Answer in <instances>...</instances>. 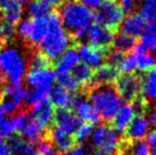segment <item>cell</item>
I'll use <instances>...</instances> for the list:
<instances>
[{"label":"cell","mask_w":156,"mask_h":155,"mask_svg":"<svg viewBox=\"0 0 156 155\" xmlns=\"http://www.w3.org/2000/svg\"><path fill=\"white\" fill-rule=\"evenodd\" d=\"M58 14L64 29L74 38L79 41L86 38L87 32L94 21L93 10L76 0H68L61 5Z\"/></svg>","instance_id":"1"},{"label":"cell","mask_w":156,"mask_h":155,"mask_svg":"<svg viewBox=\"0 0 156 155\" xmlns=\"http://www.w3.org/2000/svg\"><path fill=\"white\" fill-rule=\"evenodd\" d=\"M50 29L46 38L39 45L41 53L48 60H58L61 55L70 47L71 38L68 32L64 29L60 16L56 12L49 13Z\"/></svg>","instance_id":"2"},{"label":"cell","mask_w":156,"mask_h":155,"mask_svg":"<svg viewBox=\"0 0 156 155\" xmlns=\"http://www.w3.org/2000/svg\"><path fill=\"white\" fill-rule=\"evenodd\" d=\"M89 102L105 122L112 121L123 105V99L113 85H98L93 88L89 93Z\"/></svg>","instance_id":"3"},{"label":"cell","mask_w":156,"mask_h":155,"mask_svg":"<svg viewBox=\"0 0 156 155\" xmlns=\"http://www.w3.org/2000/svg\"><path fill=\"white\" fill-rule=\"evenodd\" d=\"M28 71L25 54L15 46H8L0 53V72L9 82H21Z\"/></svg>","instance_id":"4"},{"label":"cell","mask_w":156,"mask_h":155,"mask_svg":"<svg viewBox=\"0 0 156 155\" xmlns=\"http://www.w3.org/2000/svg\"><path fill=\"white\" fill-rule=\"evenodd\" d=\"M90 141L100 151L108 155L117 153L121 143L119 134L107 124H99L94 128L90 135Z\"/></svg>","instance_id":"5"},{"label":"cell","mask_w":156,"mask_h":155,"mask_svg":"<svg viewBox=\"0 0 156 155\" xmlns=\"http://www.w3.org/2000/svg\"><path fill=\"white\" fill-rule=\"evenodd\" d=\"M97 10L98 13L94 14V19L98 21L97 23L112 31L117 30L124 19V13L117 0H103Z\"/></svg>","instance_id":"6"},{"label":"cell","mask_w":156,"mask_h":155,"mask_svg":"<svg viewBox=\"0 0 156 155\" xmlns=\"http://www.w3.org/2000/svg\"><path fill=\"white\" fill-rule=\"evenodd\" d=\"M28 86L32 89H44L49 91L54 86L56 75L50 67L41 69H30L25 76Z\"/></svg>","instance_id":"7"},{"label":"cell","mask_w":156,"mask_h":155,"mask_svg":"<svg viewBox=\"0 0 156 155\" xmlns=\"http://www.w3.org/2000/svg\"><path fill=\"white\" fill-rule=\"evenodd\" d=\"M76 51L79 54V58L82 62V64L86 65L90 69H98L103 65V62L106 58L107 54L109 53L108 48H94L89 44H80L76 48Z\"/></svg>","instance_id":"8"},{"label":"cell","mask_w":156,"mask_h":155,"mask_svg":"<svg viewBox=\"0 0 156 155\" xmlns=\"http://www.w3.org/2000/svg\"><path fill=\"white\" fill-rule=\"evenodd\" d=\"M116 90L126 101H134L140 93V78L134 73H123L116 80Z\"/></svg>","instance_id":"9"},{"label":"cell","mask_w":156,"mask_h":155,"mask_svg":"<svg viewBox=\"0 0 156 155\" xmlns=\"http://www.w3.org/2000/svg\"><path fill=\"white\" fill-rule=\"evenodd\" d=\"M71 106L74 110V114L83 123H89L91 125L99 123L100 117L94 111L91 103L83 96H73Z\"/></svg>","instance_id":"10"},{"label":"cell","mask_w":156,"mask_h":155,"mask_svg":"<svg viewBox=\"0 0 156 155\" xmlns=\"http://www.w3.org/2000/svg\"><path fill=\"white\" fill-rule=\"evenodd\" d=\"M114 37H115V31H112L99 23L91 25L86 35L89 45L99 49L108 48L113 44Z\"/></svg>","instance_id":"11"},{"label":"cell","mask_w":156,"mask_h":155,"mask_svg":"<svg viewBox=\"0 0 156 155\" xmlns=\"http://www.w3.org/2000/svg\"><path fill=\"white\" fill-rule=\"evenodd\" d=\"M0 15L2 23L14 27L23 16V6L17 0H0Z\"/></svg>","instance_id":"12"},{"label":"cell","mask_w":156,"mask_h":155,"mask_svg":"<svg viewBox=\"0 0 156 155\" xmlns=\"http://www.w3.org/2000/svg\"><path fill=\"white\" fill-rule=\"evenodd\" d=\"M55 67H54V72L56 77H65V76L71 75V71L76 65L80 63L79 54L76 48L69 47L65 52L55 60Z\"/></svg>","instance_id":"13"},{"label":"cell","mask_w":156,"mask_h":155,"mask_svg":"<svg viewBox=\"0 0 156 155\" xmlns=\"http://www.w3.org/2000/svg\"><path fill=\"white\" fill-rule=\"evenodd\" d=\"M51 12V11H50ZM50 29V19L49 14L44 17L30 19V30L27 41L32 45L39 46L41 41L46 38Z\"/></svg>","instance_id":"14"},{"label":"cell","mask_w":156,"mask_h":155,"mask_svg":"<svg viewBox=\"0 0 156 155\" xmlns=\"http://www.w3.org/2000/svg\"><path fill=\"white\" fill-rule=\"evenodd\" d=\"M150 125L148 117L144 114H136L125 131L126 137L133 141L144 140V138L150 132Z\"/></svg>","instance_id":"15"},{"label":"cell","mask_w":156,"mask_h":155,"mask_svg":"<svg viewBox=\"0 0 156 155\" xmlns=\"http://www.w3.org/2000/svg\"><path fill=\"white\" fill-rule=\"evenodd\" d=\"M54 122L56 124V128L61 129L64 132L68 134H74L76 129L81 124V121L76 115L73 113V111L69 108H61L55 112Z\"/></svg>","instance_id":"16"},{"label":"cell","mask_w":156,"mask_h":155,"mask_svg":"<svg viewBox=\"0 0 156 155\" xmlns=\"http://www.w3.org/2000/svg\"><path fill=\"white\" fill-rule=\"evenodd\" d=\"M29 115L46 128V126L51 125L54 122L55 111L49 102V100L46 99L45 101L41 102L36 105H33Z\"/></svg>","instance_id":"17"},{"label":"cell","mask_w":156,"mask_h":155,"mask_svg":"<svg viewBox=\"0 0 156 155\" xmlns=\"http://www.w3.org/2000/svg\"><path fill=\"white\" fill-rule=\"evenodd\" d=\"M140 95L144 101H156V66L140 77Z\"/></svg>","instance_id":"18"},{"label":"cell","mask_w":156,"mask_h":155,"mask_svg":"<svg viewBox=\"0 0 156 155\" xmlns=\"http://www.w3.org/2000/svg\"><path fill=\"white\" fill-rule=\"evenodd\" d=\"M27 93L23 82H9L4 87V96L6 100L12 102L17 110H20L27 101Z\"/></svg>","instance_id":"19"},{"label":"cell","mask_w":156,"mask_h":155,"mask_svg":"<svg viewBox=\"0 0 156 155\" xmlns=\"http://www.w3.org/2000/svg\"><path fill=\"white\" fill-rule=\"evenodd\" d=\"M136 115V111L134 108L133 104L127 103L123 104L121 107L119 108V111L117 112L116 116L114 117L113 121V129L116 132L119 133H124L126 131L129 124L131 123V121L133 120V118Z\"/></svg>","instance_id":"20"},{"label":"cell","mask_w":156,"mask_h":155,"mask_svg":"<svg viewBox=\"0 0 156 155\" xmlns=\"http://www.w3.org/2000/svg\"><path fill=\"white\" fill-rule=\"evenodd\" d=\"M120 27H121L122 33L136 38L144 34L146 30V23L139 14L132 13L122 20Z\"/></svg>","instance_id":"21"},{"label":"cell","mask_w":156,"mask_h":155,"mask_svg":"<svg viewBox=\"0 0 156 155\" xmlns=\"http://www.w3.org/2000/svg\"><path fill=\"white\" fill-rule=\"evenodd\" d=\"M132 54L136 61V69L141 72H147L156 66V56L144 50L140 44H136L132 50Z\"/></svg>","instance_id":"22"},{"label":"cell","mask_w":156,"mask_h":155,"mask_svg":"<svg viewBox=\"0 0 156 155\" xmlns=\"http://www.w3.org/2000/svg\"><path fill=\"white\" fill-rule=\"evenodd\" d=\"M21 137L30 143H39L43 139V135L45 133V126L41 125L38 121L29 115L28 120L25 122L23 126L19 130Z\"/></svg>","instance_id":"23"},{"label":"cell","mask_w":156,"mask_h":155,"mask_svg":"<svg viewBox=\"0 0 156 155\" xmlns=\"http://www.w3.org/2000/svg\"><path fill=\"white\" fill-rule=\"evenodd\" d=\"M73 96L60 85H54L48 93V100L54 108H68L71 106Z\"/></svg>","instance_id":"24"},{"label":"cell","mask_w":156,"mask_h":155,"mask_svg":"<svg viewBox=\"0 0 156 155\" xmlns=\"http://www.w3.org/2000/svg\"><path fill=\"white\" fill-rule=\"evenodd\" d=\"M49 138L50 141H51V145L61 152L66 153L73 147L74 140L71 135L64 132L56 126L52 128L51 131L49 132Z\"/></svg>","instance_id":"25"},{"label":"cell","mask_w":156,"mask_h":155,"mask_svg":"<svg viewBox=\"0 0 156 155\" xmlns=\"http://www.w3.org/2000/svg\"><path fill=\"white\" fill-rule=\"evenodd\" d=\"M28 118H29V114L27 113H19L13 117L6 118L0 126V135L3 138L14 136L15 133L20 130L21 126L25 124Z\"/></svg>","instance_id":"26"},{"label":"cell","mask_w":156,"mask_h":155,"mask_svg":"<svg viewBox=\"0 0 156 155\" xmlns=\"http://www.w3.org/2000/svg\"><path fill=\"white\" fill-rule=\"evenodd\" d=\"M119 77V70L111 65H102L94 73V82L98 85H112Z\"/></svg>","instance_id":"27"},{"label":"cell","mask_w":156,"mask_h":155,"mask_svg":"<svg viewBox=\"0 0 156 155\" xmlns=\"http://www.w3.org/2000/svg\"><path fill=\"white\" fill-rule=\"evenodd\" d=\"M13 155H38L36 146L23 137L12 136L9 143Z\"/></svg>","instance_id":"28"},{"label":"cell","mask_w":156,"mask_h":155,"mask_svg":"<svg viewBox=\"0 0 156 155\" xmlns=\"http://www.w3.org/2000/svg\"><path fill=\"white\" fill-rule=\"evenodd\" d=\"M71 72V76L76 81L79 86L81 85L84 87H89L94 82V70L82 63H79Z\"/></svg>","instance_id":"29"},{"label":"cell","mask_w":156,"mask_h":155,"mask_svg":"<svg viewBox=\"0 0 156 155\" xmlns=\"http://www.w3.org/2000/svg\"><path fill=\"white\" fill-rule=\"evenodd\" d=\"M139 15L147 25L156 26V0H141Z\"/></svg>","instance_id":"30"},{"label":"cell","mask_w":156,"mask_h":155,"mask_svg":"<svg viewBox=\"0 0 156 155\" xmlns=\"http://www.w3.org/2000/svg\"><path fill=\"white\" fill-rule=\"evenodd\" d=\"M136 45V38L132 37L129 35H126L124 33H119L118 35H115L113 41V46L115 48V51L120 53H126L133 50V48Z\"/></svg>","instance_id":"31"},{"label":"cell","mask_w":156,"mask_h":155,"mask_svg":"<svg viewBox=\"0 0 156 155\" xmlns=\"http://www.w3.org/2000/svg\"><path fill=\"white\" fill-rule=\"evenodd\" d=\"M28 5V14L32 18H38L44 17L50 13V6L43 0H31Z\"/></svg>","instance_id":"32"},{"label":"cell","mask_w":156,"mask_h":155,"mask_svg":"<svg viewBox=\"0 0 156 155\" xmlns=\"http://www.w3.org/2000/svg\"><path fill=\"white\" fill-rule=\"evenodd\" d=\"M140 45L144 48L147 52L153 53L156 52V32L154 31H146L141 35Z\"/></svg>","instance_id":"33"},{"label":"cell","mask_w":156,"mask_h":155,"mask_svg":"<svg viewBox=\"0 0 156 155\" xmlns=\"http://www.w3.org/2000/svg\"><path fill=\"white\" fill-rule=\"evenodd\" d=\"M48 90H44V89H31L30 91L27 93V101L29 105H36V104L41 103V102L45 101L48 99Z\"/></svg>","instance_id":"34"},{"label":"cell","mask_w":156,"mask_h":155,"mask_svg":"<svg viewBox=\"0 0 156 155\" xmlns=\"http://www.w3.org/2000/svg\"><path fill=\"white\" fill-rule=\"evenodd\" d=\"M135 69H136V61L133 54L131 53V54H127V55H123L119 66H118L119 72L133 73V71Z\"/></svg>","instance_id":"35"},{"label":"cell","mask_w":156,"mask_h":155,"mask_svg":"<svg viewBox=\"0 0 156 155\" xmlns=\"http://www.w3.org/2000/svg\"><path fill=\"white\" fill-rule=\"evenodd\" d=\"M94 130V125L89 123H81L79 125V128L76 131V140L79 143H84L86 141L88 138H90V135L93 133Z\"/></svg>","instance_id":"36"},{"label":"cell","mask_w":156,"mask_h":155,"mask_svg":"<svg viewBox=\"0 0 156 155\" xmlns=\"http://www.w3.org/2000/svg\"><path fill=\"white\" fill-rule=\"evenodd\" d=\"M58 85L62 86L64 89H66L70 93H76L79 88V84L76 83V81L74 80L71 75L58 78Z\"/></svg>","instance_id":"37"},{"label":"cell","mask_w":156,"mask_h":155,"mask_svg":"<svg viewBox=\"0 0 156 155\" xmlns=\"http://www.w3.org/2000/svg\"><path fill=\"white\" fill-rule=\"evenodd\" d=\"M50 65V61L46 58L44 54L35 53L31 58L30 61V69H41V68H48Z\"/></svg>","instance_id":"38"},{"label":"cell","mask_w":156,"mask_h":155,"mask_svg":"<svg viewBox=\"0 0 156 155\" xmlns=\"http://www.w3.org/2000/svg\"><path fill=\"white\" fill-rule=\"evenodd\" d=\"M131 150L132 155H150V147L146 140L135 141Z\"/></svg>","instance_id":"39"},{"label":"cell","mask_w":156,"mask_h":155,"mask_svg":"<svg viewBox=\"0 0 156 155\" xmlns=\"http://www.w3.org/2000/svg\"><path fill=\"white\" fill-rule=\"evenodd\" d=\"M122 58H123V54L120 53V52L114 51V52H112V53H108V54H107V56H106L107 64L118 69V66H119Z\"/></svg>","instance_id":"40"},{"label":"cell","mask_w":156,"mask_h":155,"mask_svg":"<svg viewBox=\"0 0 156 155\" xmlns=\"http://www.w3.org/2000/svg\"><path fill=\"white\" fill-rule=\"evenodd\" d=\"M117 1L124 14L125 13L132 14V12L135 10L136 5H137V0H117Z\"/></svg>","instance_id":"41"},{"label":"cell","mask_w":156,"mask_h":155,"mask_svg":"<svg viewBox=\"0 0 156 155\" xmlns=\"http://www.w3.org/2000/svg\"><path fill=\"white\" fill-rule=\"evenodd\" d=\"M89 154V148L87 146L78 145L76 147H72L68 152H66L65 155H88Z\"/></svg>","instance_id":"42"},{"label":"cell","mask_w":156,"mask_h":155,"mask_svg":"<svg viewBox=\"0 0 156 155\" xmlns=\"http://www.w3.org/2000/svg\"><path fill=\"white\" fill-rule=\"evenodd\" d=\"M0 108H1V111L4 113V115H5V116L13 115V114H15L17 111H18L16 108V106H15L12 102H10L9 100H6V99L0 103Z\"/></svg>","instance_id":"43"},{"label":"cell","mask_w":156,"mask_h":155,"mask_svg":"<svg viewBox=\"0 0 156 155\" xmlns=\"http://www.w3.org/2000/svg\"><path fill=\"white\" fill-rule=\"evenodd\" d=\"M147 143L150 147V155H156V131H151L146 136Z\"/></svg>","instance_id":"44"},{"label":"cell","mask_w":156,"mask_h":155,"mask_svg":"<svg viewBox=\"0 0 156 155\" xmlns=\"http://www.w3.org/2000/svg\"><path fill=\"white\" fill-rule=\"evenodd\" d=\"M15 35H16V29L13 26L5 25L4 23V32H3L4 41H11V39L15 37Z\"/></svg>","instance_id":"45"},{"label":"cell","mask_w":156,"mask_h":155,"mask_svg":"<svg viewBox=\"0 0 156 155\" xmlns=\"http://www.w3.org/2000/svg\"><path fill=\"white\" fill-rule=\"evenodd\" d=\"M79 2L93 10V9H98L103 2V0H79Z\"/></svg>","instance_id":"46"},{"label":"cell","mask_w":156,"mask_h":155,"mask_svg":"<svg viewBox=\"0 0 156 155\" xmlns=\"http://www.w3.org/2000/svg\"><path fill=\"white\" fill-rule=\"evenodd\" d=\"M0 155H13L10 146H9V143H5V141L0 146Z\"/></svg>","instance_id":"47"},{"label":"cell","mask_w":156,"mask_h":155,"mask_svg":"<svg viewBox=\"0 0 156 155\" xmlns=\"http://www.w3.org/2000/svg\"><path fill=\"white\" fill-rule=\"evenodd\" d=\"M45 3H47L49 6H58L62 5V4L65 3L68 0H43Z\"/></svg>","instance_id":"48"},{"label":"cell","mask_w":156,"mask_h":155,"mask_svg":"<svg viewBox=\"0 0 156 155\" xmlns=\"http://www.w3.org/2000/svg\"><path fill=\"white\" fill-rule=\"evenodd\" d=\"M149 121H150V124L155 129L156 131V106L151 111V114H150V118H149Z\"/></svg>","instance_id":"49"},{"label":"cell","mask_w":156,"mask_h":155,"mask_svg":"<svg viewBox=\"0 0 156 155\" xmlns=\"http://www.w3.org/2000/svg\"><path fill=\"white\" fill-rule=\"evenodd\" d=\"M3 32H4V23H2V20L0 19V43H2V41H4Z\"/></svg>","instance_id":"50"},{"label":"cell","mask_w":156,"mask_h":155,"mask_svg":"<svg viewBox=\"0 0 156 155\" xmlns=\"http://www.w3.org/2000/svg\"><path fill=\"white\" fill-rule=\"evenodd\" d=\"M6 119V116L4 115V113L1 111V108H0V126H1V124L3 123V121Z\"/></svg>","instance_id":"51"},{"label":"cell","mask_w":156,"mask_h":155,"mask_svg":"<svg viewBox=\"0 0 156 155\" xmlns=\"http://www.w3.org/2000/svg\"><path fill=\"white\" fill-rule=\"evenodd\" d=\"M17 1H18L19 3H20V4H23H23H27V3H29V2L31 1V0H17Z\"/></svg>","instance_id":"52"},{"label":"cell","mask_w":156,"mask_h":155,"mask_svg":"<svg viewBox=\"0 0 156 155\" xmlns=\"http://www.w3.org/2000/svg\"><path fill=\"white\" fill-rule=\"evenodd\" d=\"M94 155H108V154H106V153H104V152H102V151H100V150H98V151L94 152Z\"/></svg>","instance_id":"53"},{"label":"cell","mask_w":156,"mask_h":155,"mask_svg":"<svg viewBox=\"0 0 156 155\" xmlns=\"http://www.w3.org/2000/svg\"><path fill=\"white\" fill-rule=\"evenodd\" d=\"M47 155H60V154H58V152L56 151V150H54V151H52L51 153H49V154H47Z\"/></svg>","instance_id":"54"},{"label":"cell","mask_w":156,"mask_h":155,"mask_svg":"<svg viewBox=\"0 0 156 155\" xmlns=\"http://www.w3.org/2000/svg\"><path fill=\"white\" fill-rule=\"evenodd\" d=\"M4 143V138H3V137L1 136V135H0V146H1V145H2V143Z\"/></svg>","instance_id":"55"},{"label":"cell","mask_w":156,"mask_h":155,"mask_svg":"<svg viewBox=\"0 0 156 155\" xmlns=\"http://www.w3.org/2000/svg\"><path fill=\"white\" fill-rule=\"evenodd\" d=\"M3 80H4V78H3V76H2V73L0 72V84H1L2 82H3Z\"/></svg>","instance_id":"56"},{"label":"cell","mask_w":156,"mask_h":155,"mask_svg":"<svg viewBox=\"0 0 156 155\" xmlns=\"http://www.w3.org/2000/svg\"><path fill=\"white\" fill-rule=\"evenodd\" d=\"M1 95H2V91H1V88H0V99H1Z\"/></svg>","instance_id":"57"},{"label":"cell","mask_w":156,"mask_h":155,"mask_svg":"<svg viewBox=\"0 0 156 155\" xmlns=\"http://www.w3.org/2000/svg\"><path fill=\"white\" fill-rule=\"evenodd\" d=\"M0 53H1V48H0Z\"/></svg>","instance_id":"58"}]
</instances>
